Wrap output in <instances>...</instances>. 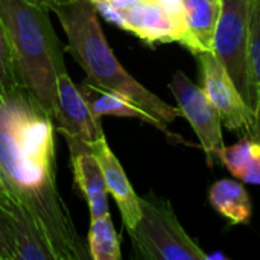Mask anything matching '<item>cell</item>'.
Listing matches in <instances>:
<instances>
[{
	"label": "cell",
	"instance_id": "cell-1",
	"mask_svg": "<svg viewBox=\"0 0 260 260\" xmlns=\"http://www.w3.org/2000/svg\"><path fill=\"white\" fill-rule=\"evenodd\" d=\"M55 126L26 88L0 96V189L27 210L55 260H87L56 183Z\"/></svg>",
	"mask_w": 260,
	"mask_h": 260
},
{
	"label": "cell",
	"instance_id": "cell-2",
	"mask_svg": "<svg viewBox=\"0 0 260 260\" xmlns=\"http://www.w3.org/2000/svg\"><path fill=\"white\" fill-rule=\"evenodd\" d=\"M52 12L59 18L66 34V52L84 70L88 84L129 99L163 123H171L181 116L178 107L160 99L123 69L102 32L99 11L93 0H69Z\"/></svg>",
	"mask_w": 260,
	"mask_h": 260
},
{
	"label": "cell",
	"instance_id": "cell-3",
	"mask_svg": "<svg viewBox=\"0 0 260 260\" xmlns=\"http://www.w3.org/2000/svg\"><path fill=\"white\" fill-rule=\"evenodd\" d=\"M49 12L30 0H0V17L21 84L55 122L56 84L67 69L66 47L53 30Z\"/></svg>",
	"mask_w": 260,
	"mask_h": 260
},
{
	"label": "cell",
	"instance_id": "cell-4",
	"mask_svg": "<svg viewBox=\"0 0 260 260\" xmlns=\"http://www.w3.org/2000/svg\"><path fill=\"white\" fill-rule=\"evenodd\" d=\"M140 219L128 230L136 257L146 260L209 259L183 229L166 198L149 192L140 197Z\"/></svg>",
	"mask_w": 260,
	"mask_h": 260
},
{
	"label": "cell",
	"instance_id": "cell-5",
	"mask_svg": "<svg viewBox=\"0 0 260 260\" xmlns=\"http://www.w3.org/2000/svg\"><path fill=\"white\" fill-rule=\"evenodd\" d=\"M213 52L256 114L259 99L250 62V0H222Z\"/></svg>",
	"mask_w": 260,
	"mask_h": 260
},
{
	"label": "cell",
	"instance_id": "cell-6",
	"mask_svg": "<svg viewBox=\"0 0 260 260\" xmlns=\"http://www.w3.org/2000/svg\"><path fill=\"white\" fill-rule=\"evenodd\" d=\"M169 88L177 99L181 116H184L192 125L206 154L207 165L212 168L216 158H219L221 149L225 146L219 111L209 101L203 87L200 88L195 85L181 70L174 73Z\"/></svg>",
	"mask_w": 260,
	"mask_h": 260
},
{
	"label": "cell",
	"instance_id": "cell-7",
	"mask_svg": "<svg viewBox=\"0 0 260 260\" xmlns=\"http://www.w3.org/2000/svg\"><path fill=\"white\" fill-rule=\"evenodd\" d=\"M59 133L66 139L69 152L91 149L105 139L101 119L90 110L82 91L67 72L61 73L56 84V120Z\"/></svg>",
	"mask_w": 260,
	"mask_h": 260
},
{
	"label": "cell",
	"instance_id": "cell-8",
	"mask_svg": "<svg viewBox=\"0 0 260 260\" xmlns=\"http://www.w3.org/2000/svg\"><path fill=\"white\" fill-rule=\"evenodd\" d=\"M197 58L203 76V90L219 111L224 126L232 131H247L253 136L256 114L238 91L215 52H200Z\"/></svg>",
	"mask_w": 260,
	"mask_h": 260
},
{
	"label": "cell",
	"instance_id": "cell-9",
	"mask_svg": "<svg viewBox=\"0 0 260 260\" xmlns=\"http://www.w3.org/2000/svg\"><path fill=\"white\" fill-rule=\"evenodd\" d=\"M93 2L107 20L146 43H180V30L161 0H139L120 9L105 0Z\"/></svg>",
	"mask_w": 260,
	"mask_h": 260
},
{
	"label": "cell",
	"instance_id": "cell-10",
	"mask_svg": "<svg viewBox=\"0 0 260 260\" xmlns=\"http://www.w3.org/2000/svg\"><path fill=\"white\" fill-rule=\"evenodd\" d=\"M91 151L96 155V158L99 160V165H101L102 172H104L107 190L114 198V201L120 210L125 229L126 230L133 229L142 215L140 197L134 192L120 161L117 160V157L110 149L107 139L96 142L91 146Z\"/></svg>",
	"mask_w": 260,
	"mask_h": 260
},
{
	"label": "cell",
	"instance_id": "cell-11",
	"mask_svg": "<svg viewBox=\"0 0 260 260\" xmlns=\"http://www.w3.org/2000/svg\"><path fill=\"white\" fill-rule=\"evenodd\" d=\"M70 165L73 169L75 184L82 192L88 203L90 218L96 219L110 215L108 190L99 160L91 149H81L70 152Z\"/></svg>",
	"mask_w": 260,
	"mask_h": 260
},
{
	"label": "cell",
	"instance_id": "cell-12",
	"mask_svg": "<svg viewBox=\"0 0 260 260\" xmlns=\"http://www.w3.org/2000/svg\"><path fill=\"white\" fill-rule=\"evenodd\" d=\"M183 6L186 20V38L183 44L195 55L200 52H213L222 0H183Z\"/></svg>",
	"mask_w": 260,
	"mask_h": 260
},
{
	"label": "cell",
	"instance_id": "cell-13",
	"mask_svg": "<svg viewBox=\"0 0 260 260\" xmlns=\"http://www.w3.org/2000/svg\"><path fill=\"white\" fill-rule=\"evenodd\" d=\"M79 90L82 91L90 110L93 111V114L96 117H104V116H114V117H131V119H139L142 122H146L149 125H152L154 128L166 133L171 136V133L166 128V123L157 120L155 117H152L151 114H148L143 108H140L139 105H136L134 102H131L129 99L113 93V91H107L102 90L96 85L88 84L87 81H84L79 85Z\"/></svg>",
	"mask_w": 260,
	"mask_h": 260
},
{
	"label": "cell",
	"instance_id": "cell-14",
	"mask_svg": "<svg viewBox=\"0 0 260 260\" xmlns=\"http://www.w3.org/2000/svg\"><path fill=\"white\" fill-rule=\"evenodd\" d=\"M212 207L235 225L248 224L253 206L245 187L235 180H219L209 190Z\"/></svg>",
	"mask_w": 260,
	"mask_h": 260
},
{
	"label": "cell",
	"instance_id": "cell-15",
	"mask_svg": "<svg viewBox=\"0 0 260 260\" xmlns=\"http://www.w3.org/2000/svg\"><path fill=\"white\" fill-rule=\"evenodd\" d=\"M219 160L238 180L260 186V143L253 136L244 137L233 146H224Z\"/></svg>",
	"mask_w": 260,
	"mask_h": 260
},
{
	"label": "cell",
	"instance_id": "cell-16",
	"mask_svg": "<svg viewBox=\"0 0 260 260\" xmlns=\"http://www.w3.org/2000/svg\"><path fill=\"white\" fill-rule=\"evenodd\" d=\"M88 253L93 260H120V239L110 215L91 219L88 232Z\"/></svg>",
	"mask_w": 260,
	"mask_h": 260
},
{
	"label": "cell",
	"instance_id": "cell-17",
	"mask_svg": "<svg viewBox=\"0 0 260 260\" xmlns=\"http://www.w3.org/2000/svg\"><path fill=\"white\" fill-rule=\"evenodd\" d=\"M20 88L24 87L18 76L11 43L0 17V96H9Z\"/></svg>",
	"mask_w": 260,
	"mask_h": 260
},
{
	"label": "cell",
	"instance_id": "cell-18",
	"mask_svg": "<svg viewBox=\"0 0 260 260\" xmlns=\"http://www.w3.org/2000/svg\"><path fill=\"white\" fill-rule=\"evenodd\" d=\"M250 62L260 104V0H250Z\"/></svg>",
	"mask_w": 260,
	"mask_h": 260
},
{
	"label": "cell",
	"instance_id": "cell-19",
	"mask_svg": "<svg viewBox=\"0 0 260 260\" xmlns=\"http://www.w3.org/2000/svg\"><path fill=\"white\" fill-rule=\"evenodd\" d=\"M0 260H18L14 233L11 230L8 216L0 206Z\"/></svg>",
	"mask_w": 260,
	"mask_h": 260
},
{
	"label": "cell",
	"instance_id": "cell-20",
	"mask_svg": "<svg viewBox=\"0 0 260 260\" xmlns=\"http://www.w3.org/2000/svg\"><path fill=\"white\" fill-rule=\"evenodd\" d=\"M30 2H34V3H37V5H41V6L47 8L49 11H53L58 5H61V3H64V2H69V0H30Z\"/></svg>",
	"mask_w": 260,
	"mask_h": 260
},
{
	"label": "cell",
	"instance_id": "cell-21",
	"mask_svg": "<svg viewBox=\"0 0 260 260\" xmlns=\"http://www.w3.org/2000/svg\"><path fill=\"white\" fill-rule=\"evenodd\" d=\"M105 2H108L111 6H114V8H126V6H129V5H133V3H136V2H139V0H105Z\"/></svg>",
	"mask_w": 260,
	"mask_h": 260
},
{
	"label": "cell",
	"instance_id": "cell-22",
	"mask_svg": "<svg viewBox=\"0 0 260 260\" xmlns=\"http://www.w3.org/2000/svg\"><path fill=\"white\" fill-rule=\"evenodd\" d=\"M254 139H257L260 143V104L256 110V128H254V134H253Z\"/></svg>",
	"mask_w": 260,
	"mask_h": 260
}]
</instances>
